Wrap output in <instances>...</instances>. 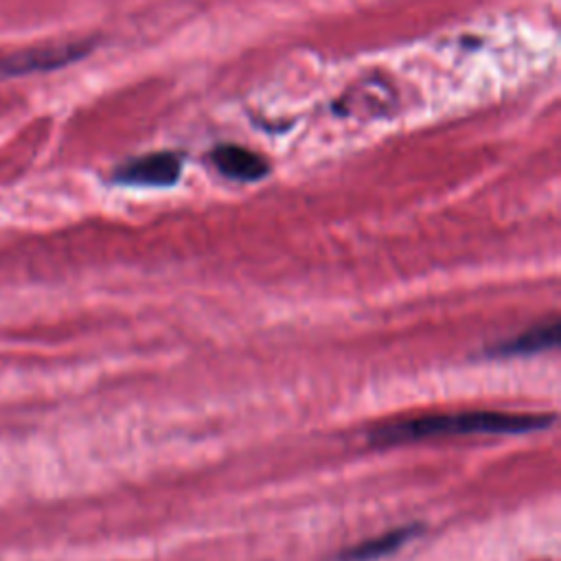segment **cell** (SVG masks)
Masks as SVG:
<instances>
[{
	"instance_id": "cell-1",
	"label": "cell",
	"mask_w": 561,
	"mask_h": 561,
	"mask_svg": "<svg viewBox=\"0 0 561 561\" xmlns=\"http://www.w3.org/2000/svg\"><path fill=\"white\" fill-rule=\"evenodd\" d=\"M554 423L552 414H519V412H500V410H473V412H454V414H423L412 419H399L379 425L370 443L403 445L427 438L445 436H467V434H526L546 430Z\"/></svg>"
},
{
	"instance_id": "cell-2",
	"label": "cell",
	"mask_w": 561,
	"mask_h": 561,
	"mask_svg": "<svg viewBox=\"0 0 561 561\" xmlns=\"http://www.w3.org/2000/svg\"><path fill=\"white\" fill-rule=\"evenodd\" d=\"M94 39H79V42H64V44H48L28 50H20L15 55L0 57V77H24L35 72H50L64 66H70L94 48Z\"/></svg>"
},
{
	"instance_id": "cell-3",
	"label": "cell",
	"mask_w": 561,
	"mask_h": 561,
	"mask_svg": "<svg viewBox=\"0 0 561 561\" xmlns=\"http://www.w3.org/2000/svg\"><path fill=\"white\" fill-rule=\"evenodd\" d=\"M182 164L180 153L156 151L121 164L114 171V180L129 186H173L182 175Z\"/></svg>"
},
{
	"instance_id": "cell-4",
	"label": "cell",
	"mask_w": 561,
	"mask_h": 561,
	"mask_svg": "<svg viewBox=\"0 0 561 561\" xmlns=\"http://www.w3.org/2000/svg\"><path fill=\"white\" fill-rule=\"evenodd\" d=\"M208 158L215 169L230 180L256 182L270 173V164L263 156L239 145H219L210 151Z\"/></svg>"
},
{
	"instance_id": "cell-5",
	"label": "cell",
	"mask_w": 561,
	"mask_h": 561,
	"mask_svg": "<svg viewBox=\"0 0 561 561\" xmlns=\"http://www.w3.org/2000/svg\"><path fill=\"white\" fill-rule=\"evenodd\" d=\"M559 342V320L550 318L543 320L528 331H522L519 335L504 340L500 346H495L491 353L500 357H517V355H533L546 348H552Z\"/></svg>"
},
{
	"instance_id": "cell-6",
	"label": "cell",
	"mask_w": 561,
	"mask_h": 561,
	"mask_svg": "<svg viewBox=\"0 0 561 561\" xmlns=\"http://www.w3.org/2000/svg\"><path fill=\"white\" fill-rule=\"evenodd\" d=\"M419 533V526L412 524V526H401V528H394V530H388V533H381L379 537L375 539H366L348 550L342 552L340 561H377L381 557H388L392 554L394 550H399L403 543H408L414 535Z\"/></svg>"
}]
</instances>
